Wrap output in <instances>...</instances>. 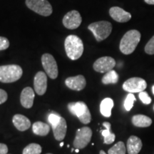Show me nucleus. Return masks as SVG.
Segmentation results:
<instances>
[{
	"label": "nucleus",
	"mask_w": 154,
	"mask_h": 154,
	"mask_svg": "<svg viewBox=\"0 0 154 154\" xmlns=\"http://www.w3.org/2000/svg\"><path fill=\"white\" fill-rule=\"evenodd\" d=\"M103 126L105 127L106 129L103 130L101 132L102 136H103V142L105 144H111L114 142L116 136L113 133L111 132V124L109 122H103Z\"/></svg>",
	"instance_id": "4be33fe9"
},
{
	"label": "nucleus",
	"mask_w": 154,
	"mask_h": 154,
	"mask_svg": "<svg viewBox=\"0 0 154 154\" xmlns=\"http://www.w3.org/2000/svg\"><path fill=\"white\" fill-rule=\"evenodd\" d=\"M8 99V95L5 90L0 89V104L5 103Z\"/></svg>",
	"instance_id": "7c9ffc66"
},
{
	"label": "nucleus",
	"mask_w": 154,
	"mask_h": 154,
	"mask_svg": "<svg viewBox=\"0 0 154 154\" xmlns=\"http://www.w3.org/2000/svg\"><path fill=\"white\" fill-rule=\"evenodd\" d=\"M42 151V147L39 144L30 143L24 148L22 154H40Z\"/></svg>",
	"instance_id": "b1692460"
},
{
	"label": "nucleus",
	"mask_w": 154,
	"mask_h": 154,
	"mask_svg": "<svg viewBox=\"0 0 154 154\" xmlns=\"http://www.w3.org/2000/svg\"><path fill=\"white\" fill-rule=\"evenodd\" d=\"M143 146L141 140L136 136H131L127 140L126 149L128 154H138Z\"/></svg>",
	"instance_id": "f3484780"
},
{
	"label": "nucleus",
	"mask_w": 154,
	"mask_h": 154,
	"mask_svg": "<svg viewBox=\"0 0 154 154\" xmlns=\"http://www.w3.org/2000/svg\"><path fill=\"white\" fill-rule=\"evenodd\" d=\"M64 47L67 57L72 60H77L84 52L82 40L76 35H69L65 39Z\"/></svg>",
	"instance_id": "f257e3e1"
},
{
	"label": "nucleus",
	"mask_w": 154,
	"mask_h": 154,
	"mask_svg": "<svg viewBox=\"0 0 154 154\" xmlns=\"http://www.w3.org/2000/svg\"><path fill=\"white\" fill-rule=\"evenodd\" d=\"M116 66L114 59L110 57H103L99 58L94 63V69L99 73H107L113 70Z\"/></svg>",
	"instance_id": "9d476101"
},
{
	"label": "nucleus",
	"mask_w": 154,
	"mask_h": 154,
	"mask_svg": "<svg viewBox=\"0 0 154 154\" xmlns=\"http://www.w3.org/2000/svg\"><path fill=\"white\" fill-rule=\"evenodd\" d=\"M26 5L31 10L44 17L52 14V7L47 0H26Z\"/></svg>",
	"instance_id": "423d86ee"
},
{
	"label": "nucleus",
	"mask_w": 154,
	"mask_h": 154,
	"mask_svg": "<svg viewBox=\"0 0 154 154\" xmlns=\"http://www.w3.org/2000/svg\"><path fill=\"white\" fill-rule=\"evenodd\" d=\"M9 47V42L7 38L0 36V51L7 49Z\"/></svg>",
	"instance_id": "c756f323"
},
{
	"label": "nucleus",
	"mask_w": 154,
	"mask_h": 154,
	"mask_svg": "<svg viewBox=\"0 0 154 154\" xmlns=\"http://www.w3.org/2000/svg\"><path fill=\"white\" fill-rule=\"evenodd\" d=\"M51 127H52L55 139L59 141H62L64 139L66 134L67 125L66 120L61 116L60 119L55 124L52 125Z\"/></svg>",
	"instance_id": "4468645a"
},
{
	"label": "nucleus",
	"mask_w": 154,
	"mask_h": 154,
	"mask_svg": "<svg viewBox=\"0 0 154 154\" xmlns=\"http://www.w3.org/2000/svg\"><path fill=\"white\" fill-rule=\"evenodd\" d=\"M126 149L124 142L119 141L108 151V154H126Z\"/></svg>",
	"instance_id": "393cba45"
},
{
	"label": "nucleus",
	"mask_w": 154,
	"mask_h": 154,
	"mask_svg": "<svg viewBox=\"0 0 154 154\" xmlns=\"http://www.w3.org/2000/svg\"><path fill=\"white\" fill-rule=\"evenodd\" d=\"M65 84L70 89L79 91L85 88L86 82L84 76L78 75V76H72L67 78L65 80Z\"/></svg>",
	"instance_id": "ddd939ff"
},
{
	"label": "nucleus",
	"mask_w": 154,
	"mask_h": 154,
	"mask_svg": "<svg viewBox=\"0 0 154 154\" xmlns=\"http://www.w3.org/2000/svg\"><path fill=\"white\" fill-rule=\"evenodd\" d=\"M153 111H154V106H153Z\"/></svg>",
	"instance_id": "ea45409f"
},
{
	"label": "nucleus",
	"mask_w": 154,
	"mask_h": 154,
	"mask_svg": "<svg viewBox=\"0 0 154 154\" xmlns=\"http://www.w3.org/2000/svg\"><path fill=\"white\" fill-rule=\"evenodd\" d=\"M140 33L137 30H130L124 34L120 42V51L124 54H132L140 42Z\"/></svg>",
	"instance_id": "f03ea898"
},
{
	"label": "nucleus",
	"mask_w": 154,
	"mask_h": 154,
	"mask_svg": "<svg viewBox=\"0 0 154 154\" xmlns=\"http://www.w3.org/2000/svg\"><path fill=\"white\" fill-rule=\"evenodd\" d=\"M135 101H136V98H135L134 94L131 93L128 94L124 101V107L127 111L131 110Z\"/></svg>",
	"instance_id": "a878e982"
},
{
	"label": "nucleus",
	"mask_w": 154,
	"mask_h": 154,
	"mask_svg": "<svg viewBox=\"0 0 154 154\" xmlns=\"http://www.w3.org/2000/svg\"><path fill=\"white\" fill-rule=\"evenodd\" d=\"M21 66L16 64L5 65L0 66V82L13 83L18 81L22 76Z\"/></svg>",
	"instance_id": "7ed1b4c3"
},
{
	"label": "nucleus",
	"mask_w": 154,
	"mask_h": 154,
	"mask_svg": "<svg viewBox=\"0 0 154 154\" xmlns=\"http://www.w3.org/2000/svg\"><path fill=\"white\" fill-rule=\"evenodd\" d=\"M63 24L69 29H75L78 28L82 24V18L78 11L72 10L63 17Z\"/></svg>",
	"instance_id": "9b49d317"
},
{
	"label": "nucleus",
	"mask_w": 154,
	"mask_h": 154,
	"mask_svg": "<svg viewBox=\"0 0 154 154\" xmlns=\"http://www.w3.org/2000/svg\"><path fill=\"white\" fill-rule=\"evenodd\" d=\"M61 118V116H59L58 113H51V114L49 115V117H48V121L50 123V124L52 126V125L55 124Z\"/></svg>",
	"instance_id": "c85d7f7f"
},
{
	"label": "nucleus",
	"mask_w": 154,
	"mask_h": 154,
	"mask_svg": "<svg viewBox=\"0 0 154 154\" xmlns=\"http://www.w3.org/2000/svg\"><path fill=\"white\" fill-rule=\"evenodd\" d=\"M34 91L32 88H24L20 96V102L22 106L26 109H31L34 104Z\"/></svg>",
	"instance_id": "dca6fc26"
},
{
	"label": "nucleus",
	"mask_w": 154,
	"mask_h": 154,
	"mask_svg": "<svg viewBox=\"0 0 154 154\" xmlns=\"http://www.w3.org/2000/svg\"><path fill=\"white\" fill-rule=\"evenodd\" d=\"M102 83L103 84H116L119 81V75L114 70H111L107 73L102 78Z\"/></svg>",
	"instance_id": "5701e85b"
},
{
	"label": "nucleus",
	"mask_w": 154,
	"mask_h": 154,
	"mask_svg": "<svg viewBox=\"0 0 154 154\" xmlns=\"http://www.w3.org/2000/svg\"><path fill=\"white\" fill-rule=\"evenodd\" d=\"M152 92H153V95H154V85L152 86Z\"/></svg>",
	"instance_id": "f704fd0d"
},
{
	"label": "nucleus",
	"mask_w": 154,
	"mask_h": 154,
	"mask_svg": "<svg viewBox=\"0 0 154 154\" xmlns=\"http://www.w3.org/2000/svg\"><path fill=\"white\" fill-rule=\"evenodd\" d=\"M145 2L148 5H154V0H144Z\"/></svg>",
	"instance_id": "473e14b6"
},
{
	"label": "nucleus",
	"mask_w": 154,
	"mask_h": 154,
	"mask_svg": "<svg viewBox=\"0 0 154 154\" xmlns=\"http://www.w3.org/2000/svg\"><path fill=\"white\" fill-rule=\"evenodd\" d=\"M92 137V131L89 127L84 126L76 131L75 136L74 147L76 149H83L91 141Z\"/></svg>",
	"instance_id": "0eeeda50"
},
{
	"label": "nucleus",
	"mask_w": 154,
	"mask_h": 154,
	"mask_svg": "<svg viewBox=\"0 0 154 154\" xmlns=\"http://www.w3.org/2000/svg\"><path fill=\"white\" fill-rule=\"evenodd\" d=\"M132 124L136 127L146 128L152 124V120L150 117L143 114L135 115L132 117Z\"/></svg>",
	"instance_id": "6ab92c4d"
},
{
	"label": "nucleus",
	"mask_w": 154,
	"mask_h": 154,
	"mask_svg": "<svg viewBox=\"0 0 154 154\" xmlns=\"http://www.w3.org/2000/svg\"><path fill=\"white\" fill-rule=\"evenodd\" d=\"M34 86L35 92L38 95L42 96L47 91V77L43 72H38L34 76Z\"/></svg>",
	"instance_id": "f8f14e48"
},
{
	"label": "nucleus",
	"mask_w": 154,
	"mask_h": 154,
	"mask_svg": "<svg viewBox=\"0 0 154 154\" xmlns=\"http://www.w3.org/2000/svg\"><path fill=\"white\" fill-rule=\"evenodd\" d=\"M145 51L148 54H154V36L146 44L145 47Z\"/></svg>",
	"instance_id": "bb28decb"
},
{
	"label": "nucleus",
	"mask_w": 154,
	"mask_h": 154,
	"mask_svg": "<svg viewBox=\"0 0 154 154\" xmlns=\"http://www.w3.org/2000/svg\"><path fill=\"white\" fill-rule=\"evenodd\" d=\"M69 112L79 119L84 124H88L91 121V115L89 109L84 102H71L68 104Z\"/></svg>",
	"instance_id": "20e7f679"
},
{
	"label": "nucleus",
	"mask_w": 154,
	"mask_h": 154,
	"mask_svg": "<svg viewBox=\"0 0 154 154\" xmlns=\"http://www.w3.org/2000/svg\"><path fill=\"white\" fill-rule=\"evenodd\" d=\"M12 122L17 129L20 131H24L29 129L31 126V121L29 119L22 114H15L13 116Z\"/></svg>",
	"instance_id": "a211bd4d"
},
{
	"label": "nucleus",
	"mask_w": 154,
	"mask_h": 154,
	"mask_svg": "<svg viewBox=\"0 0 154 154\" xmlns=\"http://www.w3.org/2000/svg\"><path fill=\"white\" fill-rule=\"evenodd\" d=\"M74 151V149H72V152H73Z\"/></svg>",
	"instance_id": "4c0bfd02"
},
{
	"label": "nucleus",
	"mask_w": 154,
	"mask_h": 154,
	"mask_svg": "<svg viewBox=\"0 0 154 154\" xmlns=\"http://www.w3.org/2000/svg\"><path fill=\"white\" fill-rule=\"evenodd\" d=\"M32 131L34 134L37 136H45L49 133L50 126L42 121H36L32 125Z\"/></svg>",
	"instance_id": "aec40b11"
},
{
	"label": "nucleus",
	"mask_w": 154,
	"mask_h": 154,
	"mask_svg": "<svg viewBox=\"0 0 154 154\" xmlns=\"http://www.w3.org/2000/svg\"><path fill=\"white\" fill-rule=\"evenodd\" d=\"M76 152V153H79V149H76V151H75Z\"/></svg>",
	"instance_id": "e433bc0d"
},
{
	"label": "nucleus",
	"mask_w": 154,
	"mask_h": 154,
	"mask_svg": "<svg viewBox=\"0 0 154 154\" xmlns=\"http://www.w3.org/2000/svg\"><path fill=\"white\" fill-rule=\"evenodd\" d=\"M139 99L144 104H150L151 103V99L146 92L141 91L139 93Z\"/></svg>",
	"instance_id": "cd10ccee"
},
{
	"label": "nucleus",
	"mask_w": 154,
	"mask_h": 154,
	"mask_svg": "<svg viewBox=\"0 0 154 154\" xmlns=\"http://www.w3.org/2000/svg\"><path fill=\"white\" fill-rule=\"evenodd\" d=\"M63 142H61V143H60V146H61V147H63Z\"/></svg>",
	"instance_id": "c9c22d12"
},
{
	"label": "nucleus",
	"mask_w": 154,
	"mask_h": 154,
	"mask_svg": "<svg viewBox=\"0 0 154 154\" xmlns=\"http://www.w3.org/2000/svg\"><path fill=\"white\" fill-rule=\"evenodd\" d=\"M109 14L111 18L120 23L127 22L131 19V14L119 7H113L109 9Z\"/></svg>",
	"instance_id": "2eb2a0df"
},
{
	"label": "nucleus",
	"mask_w": 154,
	"mask_h": 154,
	"mask_svg": "<svg viewBox=\"0 0 154 154\" xmlns=\"http://www.w3.org/2000/svg\"><path fill=\"white\" fill-rule=\"evenodd\" d=\"M8 147L6 144L0 143V154H7Z\"/></svg>",
	"instance_id": "2f4dec72"
},
{
	"label": "nucleus",
	"mask_w": 154,
	"mask_h": 154,
	"mask_svg": "<svg viewBox=\"0 0 154 154\" xmlns=\"http://www.w3.org/2000/svg\"><path fill=\"white\" fill-rule=\"evenodd\" d=\"M147 87V84L143 79L139 77H133L128 79L123 84L124 91L129 93H138L143 91Z\"/></svg>",
	"instance_id": "1a4fd4ad"
},
{
	"label": "nucleus",
	"mask_w": 154,
	"mask_h": 154,
	"mask_svg": "<svg viewBox=\"0 0 154 154\" xmlns=\"http://www.w3.org/2000/svg\"><path fill=\"white\" fill-rule=\"evenodd\" d=\"M113 105L114 103L111 98H106L103 99L100 104V111L101 114L105 117H110Z\"/></svg>",
	"instance_id": "412c9836"
},
{
	"label": "nucleus",
	"mask_w": 154,
	"mask_h": 154,
	"mask_svg": "<svg viewBox=\"0 0 154 154\" xmlns=\"http://www.w3.org/2000/svg\"><path fill=\"white\" fill-rule=\"evenodd\" d=\"M47 154H52V153H47Z\"/></svg>",
	"instance_id": "58836bf2"
},
{
	"label": "nucleus",
	"mask_w": 154,
	"mask_h": 154,
	"mask_svg": "<svg viewBox=\"0 0 154 154\" xmlns=\"http://www.w3.org/2000/svg\"><path fill=\"white\" fill-rule=\"evenodd\" d=\"M100 154H106V153L103 150H101V151H100Z\"/></svg>",
	"instance_id": "72a5a7b5"
},
{
	"label": "nucleus",
	"mask_w": 154,
	"mask_h": 154,
	"mask_svg": "<svg viewBox=\"0 0 154 154\" xmlns=\"http://www.w3.org/2000/svg\"><path fill=\"white\" fill-rule=\"evenodd\" d=\"M95 36L96 41L101 42L108 38L112 32V24L106 21L94 22L88 27Z\"/></svg>",
	"instance_id": "39448f33"
},
{
	"label": "nucleus",
	"mask_w": 154,
	"mask_h": 154,
	"mask_svg": "<svg viewBox=\"0 0 154 154\" xmlns=\"http://www.w3.org/2000/svg\"><path fill=\"white\" fill-rule=\"evenodd\" d=\"M42 63L47 74L51 79H55L59 74L57 61L52 55L44 54L42 57Z\"/></svg>",
	"instance_id": "6e6552de"
}]
</instances>
